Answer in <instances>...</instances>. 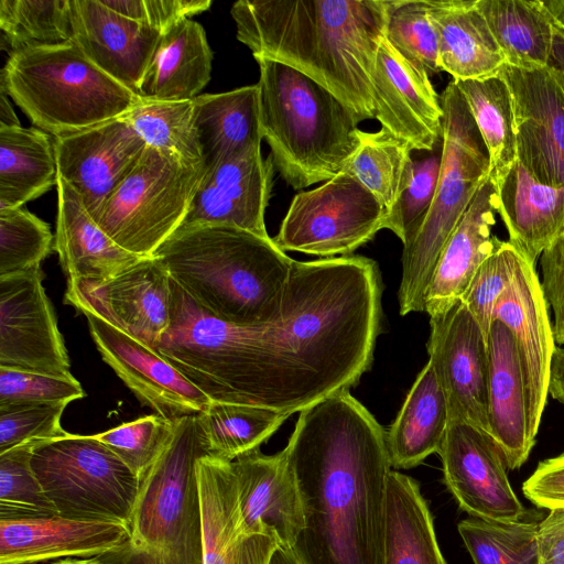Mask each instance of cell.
Returning a JSON list of instances; mask_svg holds the SVG:
<instances>
[{
	"instance_id": "obj_1",
	"label": "cell",
	"mask_w": 564,
	"mask_h": 564,
	"mask_svg": "<svg viewBox=\"0 0 564 564\" xmlns=\"http://www.w3.org/2000/svg\"><path fill=\"white\" fill-rule=\"evenodd\" d=\"M305 525L292 552L300 564H384L386 430L349 391L301 411L283 448Z\"/></svg>"
},
{
	"instance_id": "obj_2",
	"label": "cell",
	"mask_w": 564,
	"mask_h": 564,
	"mask_svg": "<svg viewBox=\"0 0 564 564\" xmlns=\"http://www.w3.org/2000/svg\"><path fill=\"white\" fill-rule=\"evenodd\" d=\"M237 39L253 57L292 66L323 85L359 122L375 119L372 70L387 0H239Z\"/></svg>"
},
{
	"instance_id": "obj_3",
	"label": "cell",
	"mask_w": 564,
	"mask_h": 564,
	"mask_svg": "<svg viewBox=\"0 0 564 564\" xmlns=\"http://www.w3.org/2000/svg\"><path fill=\"white\" fill-rule=\"evenodd\" d=\"M200 308L236 326L282 318L293 259L270 237L228 225L178 228L153 254Z\"/></svg>"
},
{
	"instance_id": "obj_4",
	"label": "cell",
	"mask_w": 564,
	"mask_h": 564,
	"mask_svg": "<svg viewBox=\"0 0 564 564\" xmlns=\"http://www.w3.org/2000/svg\"><path fill=\"white\" fill-rule=\"evenodd\" d=\"M171 322L155 351L212 401L292 415L268 325L236 326L203 308L171 279Z\"/></svg>"
},
{
	"instance_id": "obj_5",
	"label": "cell",
	"mask_w": 564,
	"mask_h": 564,
	"mask_svg": "<svg viewBox=\"0 0 564 564\" xmlns=\"http://www.w3.org/2000/svg\"><path fill=\"white\" fill-rule=\"evenodd\" d=\"M260 123L274 167L294 189L339 174L359 147V120L333 93L299 69L256 57Z\"/></svg>"
},
{
	"instance_id": "obj_6",
	"label": "cell",
	"mask_w": 564,
	"mask_h": 564,
	"mask_svg": "<svg viewBox=\"0 0 564 564\" xmlns=\"http://www.w3.org/2000/svg\"><path fill=\"white\" fill-rule=\"evenodd\" d=\"M195 414L175 420L170 444L139 478L129 539L105 564H203L197 459L206 455Z\"/></svg>"
},
{
	"instance_id": "obj_7",
	"label": "cell",
	"mask_w": 564,
	"mask_h": 564,
	"mask_svg": "<svg viewBox=\"0 0 564 564\" xmlns=\"http://www.w3.org/2000/svg\"><path fill=\"white\" fill-rule=\"evenodd\" d=\"M0 87L53 138L126 116L142 100L73 42L10 54Z\"/></svg>"
},
{
	"instance_id": "obj_8",
	"label": "cell",
	"mask_w": 564,
	"mask_h": 564,
	"mask_svg": "<svg viewBox=\"0 0 564 564\" xmlns=\"http://www.w3.org/2000/svg\"><path fill=\"white\" fill-rule=\"evenodd\" d=\"M443 108L441 171L433 203L403 245L398 291L402 316L424 312V297L448 238L489 177V155L468 105L451 80L440 96Z\"/></svg>"
},
{
	"instance_id": "obj_9",
	"label": "cell",
	"mask_w": 564,
	"mask_h": 564,
	"mask_svg": "<svg viewBox=\"0 0 564 564\" xmlns=\"http://www.w3.org/2000/svg\"><path fill=\"white\" fill-rule=\"evenodd\" d=\"M204 175V165L147 145L93 218L123 249L153 257L183 224Z\"/></svg>"
},
{
	"instance_id": "obj_10",
	"label": "cell",
	"mask_w": 564,
	"mask_h": 564,
	"mask_svg": "<svg viewBox=\"0 0 564 564\" xmlns=\"http://www.w3.org/2000/svg\"><path fill=\"white\" fill-rule=\"evenodd\" d=\"M31 467L59 516L128 525L139 478L95 435L45 441L33 451Z\"/></svg>"
},
{
	"instance_id": "obj_11",
	"label": "cell",
	"mask_w": 564,
	"mask_h": 564,
	"mask_svg": "<svg viewBox=\"0 0 564 564\" xmlns=\"http://www.w3.org/2000/svg\"><path fill=\"white\" fill-rule=\"evenodd\" d=\"M387 227V213L355 176L341 171L296 194L272 238L282 251L321 257L350 256Z\"/></svg>"
},
{
	"instance_id": "obj_12",
	"label": "cell",
	"mask_w": 564,
	"mask_h": 564,
	"mask_svg": "<svg viewBox=\"0 0 564 564\" xmlns=\"http://www.w3.org/2000/svg\"><path fill=\"white\" fill-rule=\"evenodd\" d=\"M512 104L517 156L539 182L564 183V74L547 66L499 72Z\"/></svg>"
},
{
	"instance_id": "obj_13",
	"label": "cell",
	"mask_w": 564,
	"mask_h": 564,
	"mask_svg": "<svg viewBox=\"0 0 564 564\" xmlns=\"http://www.w3.org/2000/svg\"><path fill=\"white\" fill-rule=\"evenodd\" d=\"M430 327L429 362L446 397L449 421L490 434L487 338L462 300L430 316Z\"/></svg>"
},
{
	"instance_id": "obj_14",
	"label": "cell",
	"mask_w": 564,
	"mask_h": 564,
	"mask_svg": "<svg viewBox=\"0 0 564 564\" xmlns=\"http://www.w3.org/2000/svg\"><path fill=\"white\" fill-rule=\"evenodd\" d=\"M41 267L0 278V368L72 377Z\"/></svg>"
},
{
	"instance_id": "obj_15",
	"label": "cell",
	"mask_w": 564,
	"mask_h": 564,
	"mask_svg": "<svg viewBox=\"0 0 564 564\" xmlns=\"http://www.w3.org/2000/svg\"><path fill=\"white\" fill-rule=\"evenodd\" d=\"M437 454L443 481L463 511L491 522L522 520L524 507L510 485L502 452L490 434L465 422L449 421Z\"/></svg>"
},
{
	"instance_id": "obj_16",
	"label": "cell",
	"mask_w": 564,
	"mask_h": 564,
	"mask_svg": "<svg viewBox=\"0 0 564 564\" xmlns=\"http://www.w3.org/2000/svg\"><path fill=\"white\" fill-rule=\"evenodd\" d=\"M171 276L155 257L100 282H67L64 303L88 311L155 349L171 322Z\"/></svg>"
},
{
	"instance_id": "obj_17",
	"label": "cell",
	"mask_w": 564,
	"mask_h": 564,
	"mask_svg": "<svg viewBox=\"0 0 564 564\" xmlns=\"http://www.w3.org/2000/svg\"><path fill=\"white\" fill-rule=\"evenodd\" d=\"M80 314L102 360L155 414L174 421L209 406L212 400L158 351L94 313Z\"/></svg>"
},
{
	"instance_id": "obj_18",
	"label": "cell",
	"mask_w": 564,
	"mask_h": 564,
	"mask_svg": "<svg viewBox=\"0 0 564 564\" xmlns=\"http://www.w3.org/2000/svg\"><path fill=\"white\" fill-rule=\"evenodd\" d=\"M494 319L511 332L523 373L530 436L535 441L549 394L556 343L535 264L518 250L513 276L499 297Z\"/></svg>"
},
{
	"instance_id": "obj_19",
	"label": "cell",
	"mask_w": 564,
	"mask_h": 564,
	"mask_svg": "<svg viewBox=\"0 0 564 564\" xmlns=\"http://www.w3.org/2000/svg\"><path fill=\"white\" fill-rule=\"evenodd\" d=\"M58 176L91 217L133 170L147 143L122 116L53 138Z\"/></svg>"
},
{
	"instance_id": "obj_20",
	"label": "cell",
	"mask_w": 564,
	"mask_h": 564,
	"mask_svg": "<svg viewBox=\"0 0 564 564\" xmlns=\"http://www.w3.org/2000/svg\"><path fill=\"white\" fill-rule=\"evenodd\" d=\"M375 119L412 150H434L443 134V108L430 76L408 62L384 37L371 76Z\"/></svg>"
},
{
	"instance_id": "obj_21",
	"label": "cell",
	"mask_w": 564,
	"mask_h": 564,
	"mask_svg": "<svg viewBox=\"0 0 564 564\" xmlns=\"http://www.w3.org/2000/svg\"><path fill=\"white\" fill-rule=\"evenodd\" d=\"M273 167L271 156L264 160L254 149L205 173L181 227L228 225L270 237L264 213Z\"/></svg>"
},
{
	"instance_id": "obj_22",
	"label": "cell",
	"mask_w": 564,
	"mask_h": 564,
	"mask_svg": "<svg viewBox=\"0 0 564 564\" xmlns=\"http://www.w3.org/2000/svg\"><path fill=\"white\" fill-rule=\"evenodd\" d=\"M196 475L203 518V564H270L280 549L270 534L242 530L236 476L231 462L204 455Z\"/></svg>"
},
{
	"instance_id": "obj_23",
	"label": "cell",
	"mask_w": 564,
	"mask_h": 564,
	"mask_svg": "<svg viewBox=\"0 0 564 564\" xmlns=\"http://www.w3.org/2000/svg\"><path fill=\"white\" fill-rule=\"evenodd\" d=\"M237 480L242 530L270 534L292 550L305 525L295 476L283 449L264 455L257 449L231 462Z\"/></svg>"
},
{
	"instance_id": "obj_24",
	"label": "cell",
	"mask_w": 564,
	"mask_h": 564,
	"mask_svg": "<svg viewBox=\"0 0 564 564\" xmlns=\"http://www.w3.org/2000/svg\"><path fill=\"white\" fill-rule=\"evenodd\" d=\"M72 42L102 72L139 95L161 32L106 7L69 0Z\"/></svg>"
},
{
	"instance_id": "obj_25",
	"label": "cell",
	"mask_w": 564,
	"mask_h": 564,
	"mask_svg": "<svg viewBox=\"0 0 564 564\" xmlns=\"http://www.w3.org/2000/svg\"><path fill=\"white\" fill-rule=\"evenodd\" d=\"M128 539V525L117 521L80 520L59 514L0 520V564L96 557L120 549Z\"/></svg>"
},
{
	"instance_id": "obj_26",
	"label": "cell",
	"mask_w": 564,
	"mask_h": 564,
	"mask_svg": "<svg viewBox=\"0 0 564 564\" xmlns=\"http://www.w3.org/2000/svg\"><path fill=\"white\" fill-rule=\"evenodd\" d=\"M498 194L488 180L481 185L448 238L424 297V312L441 314L462 299L480 264L502 240L492 235Z\"/></svg>"
},
{
	"instance_id": "obj_27",
	"label": "cell",
	"mask_w": 564,
	"mask_h": 564,
	"mask_svg": "<svg viewBox=\"0 0 564 564\" xmlns=\"http://www.w3.org/2000/svg\"><path fill=\"white\" fill-rule=\"evenodd\" d=\"M488 421L509 469L521 467L535 441L530 436L523 373L510 329L494 319L488 336Z\"/></svg>"
},
{
	"instance_id": "obj_28",
	"label": "cell",
	"mask_w": 564,
	"mask_h": 564,
	"mask_svg": "<svg viewBox=\"0 0 564 564\" xmlns=\"http://www.w3.org/2000/svg\"><path fill=\"white\" fill-rule=\"evenodd\" d=\"M54 250L67 282H100L145 257L115 242L94 220L78 194L58 176Z\"/></svg>"
},
{
	"instance_id": "obj_29",
	"label": "cell",
	"mask_w": 564,
	"mask_h": 564,
	"mask_svg": "<svg viewBox=\"0 0 564 564\" xmlns=\"http://www.w3.org/2000/svg\"><path fill=\"white\" fill-rule=\"evenodd\" d=\"M438 40V67L453 80L499 74L506 64L477 0H426Z\"/></svg>"
},
{
	"instance_id": "obj_30",
	"label": "cell",
	"mask_w": 564,
	"mask_h": 564,
	"mask_svg": "<svg viewBox=\"0 0 564 564\" xmlns=\"http://www.w3.org/2000/svg\"><path fill=\"white\" fill-rule=\"evenodd\" d=\"M497 194L508 241L535 264L564 227V183L539 182L517 159Z\"/></svg>"
},
{
	"instance_id": "obj_31",
	"label": "cell",
	"mask_w": 564,
	"mask_h": 564,
	"mask_svg": "<svg viewBox=\"0 0 564 564\" xmlns=\"http://www.w3.org/2000/svg\"><path fill=\"white\" fill-rule=\"evenodd\" d=\"M194 124L205 173L250 150L261 149L257 84L193 99Z\"/></svg>"
},
{
	"instance_id": "obj_32",
	"label": "cell",
	"mask_w": 564,
	"mask_h": 564,
	"mask_svg": "<svg viewBox=\"0 0 564 564\" xmlns=\"http://www.w3.org/2000/svg\"><path fill=\"white\" fill-rule=\"evenodd\" d=\"M212 62L204 28L184 19L162 32L139 96L145 100H193L210 79Z\"/></svg>"
},
{
	"instance_id": "obj_33",
	"label": "cell",
	"mask_w": 564,
	"mask_h": 564,
	"mask_svg": "<svg viewBox=\"0 0 564 564\" xmlns=\"http://www.w3.org/2000/svg\"><path fill=\"white\" fill-rule=\"evenodd\" d=\"M449 423L448 405L431 364L417 375L386 431L391 467L410 469L437 453Z\"/></svg>"
},
{
	"instance_id": "obj_34",
	"label": "cell",
	"mask_w": 564,
	"mask_h": 564,
	"mask_svg": "<svg viewBox=\"0 0 564 564\" xmlns=\"http://www.w3.org/2000/svg\"><path fill=\"white\" fill-rule=\"evenodd\" d=\"M506 64L535 68L552 59L560 29L553 0H477Z\"/></svg>"
},
{
	"instance_id": "obj_35",
	"label": "cell",
	"mask_w": 564,
	"mask_h": 564,
	"mask_svg": "<svg viewBox=\"0 0 564 564\" xmlns=\"http://www.w3.org/2000/svg\"><path fill=\"white\" fill-rule=\"evenodd\" d=\"M384 564H447L419 482L393 469L388 477Z\"/></svg>"
},
{
	"instance_id": "obj_36",
	"label": "cell",
	"mask_w": 564,
	"mask_h": 564,
	"mask_svg": "<svg viewBox=\"0 0 564 564\" xmlns=\"http://www.w3.org/2000/svg\"><path fill=\"white\" fill-rule=\"evenodd\" d=\"M57 181L52 135L35 127L0 126V209L22 207Z\"/></svg>"
},
{
	"instance_id": "obj_37",
	"label": "cell",
	"mask_w": 564,
	"mask_h": 564,
	"mask_svg": "<svg viewBox=\"0 0 564 564\" xmlns=\"http://www.w3.org/2000/svg\"><path fill=\"white\" fill-rule=\"evenodd\" d=\"M195 417L206 453L234 462L260 449L290 414L268 408L212 401Z\"/></svg>"
},
{
	"instance_id": "obj_38",
	"label": "cell",
	"mask_w": 564,
	"mask_h": 564,
	"mask_svg": "<svg viewBox=\"0 0 564 564\" xmlns=\"http://www.w3.org/2000/svg\"><path fill=\"white\" fill-rule=\"evenodd\" d=\"M454 83L464 96L487 148L489 180L498 187L518 159L509 88L500 74Z\"/></svg>"
},
{
	"instance_id": "obj_39",
	"label": "cell",
	"mask_w": 564,
	"mask_h": 564,
	"mask_svg": "<svg viewBox=\"0 0 564 564\" xmlns=\"http://www.w3.org/2000/svg\"><path fill=\"white\" fill-rule=\"evenodd\" d=\"M358 137L359 147L344 170L380 202L388 224L412 174V149L382 128L377 132L359 129Z\"/></svg>"
},
{
	"instance_id": "obj_40",
	"label": "cell",
	"mask_w": 564,
	"mask_h": 564,
	"mask_svg": "<svg viewBox=\"0 0 564 564\" xmlns=\"http://www.w3.org/2000/svg\"><path fill=\"white\" fill-rule=\"evenodd\" d=\"M148 147L204 165L193 117V100L142 99L123 116Z\"/></svg>"
},
{
	"instance_id": "obj_41",
	"label": "cell",
	"mask_w": 564,
	"mask_h": 564,
	"mask_svg": "<svg viewBox=\"0 0 564 564\" xmlns=\"http://www.w3.org/2000/svg\"><path fill=\"white\" fill-rule=\"evenodd\" d=\"M0 29L10 54L72 42L69 0H0Z\"/></svg>"
},
{
	"instance_id": "obj_42",
	"label": "cell",
	"mask_w": 564,
	"mask_h": 564,
	"mask_svg": "<svg viewBox=\"0 0 564 564\" xmlns=\"http://www.w3.org/2000/svg\"><path fill=\"white\" fill-rule=\"evenodd\" d=\"M457 529L474 564H539L534 522L469 518Z\"/></svg>"
},
{
	"instance_id": "obj_43",
	"label": "cell",
	"mask_w": 564,
	"mask_h": 564,
	"mask_svg": "<svg viewBox=\"0 0 564 564\" xmlns=\"http://www.w3.org/2000/svg\"><path fill=\"white\" fill-rule=\"evenodd\" d=\"M43 442H31L0 454V520L58 514L31 467L33 451Z\"/></svg>"
},
{
	"instance_id": "obj_44",
	"label": "cell",
	"mask_w": 564,
	"mask_h": 564,
	"mask_svg": "<svg viewBox=\"0 0 564 564\" xmlns=\"http://www.w3.org/2000/svg\"><path fill=\"white\" fill-rule=\"evenodd\" d=\"M384 39L429 76L441 72L437 34L427 14L426 0H387Z\"/></svg>"
},
{
	"instance_id": "obj_45",
	"label": "cell",
	"mask_w": 564,
	"mask_h": 564,
	"mask_svg": "<svg viewBox=\"0 0 564 564\" xmlns=\"http://www.w3.org/2000/svg\"><path fill=\"white\" fill-rule=\"evenodd\" d=\"M53 249L48 224L22 207L0 209V278L39 268Z\"/></svg>"
},
{
	"instance_id": "obj_46",
	"label": "cell",
	"mask_w": 564,
	"mask_h": 564,
	"mask_svg": "<svg viewBox=\"0 0 564 564\" xmlns=\"http://www.w3.org/2000/svg\"><path fill=\"white\" fill-rule=\"evenodd\" d=\"M175 431V420L159 414L122 423L95 437L111 449L138 477L143 476L165 451Z\"/></svg>"
},
{
	"instance_id": "obj_47",
	"label": "cell",
	"mask_w": 564,
	"mask_h": 564,
	"mask_svg": "<svg viewBox=\"0 0 564 564\" xmlns=\"http://www.w3.org/2000/svg\"><path fill=\"white\" fill-rule=\"evenodd\" d=\"M517 256L518 249L509 241L502 240L477 269L460 299L487 340L497 302L513 276Z\"/></svg>"
},
{
	"instance_id": "obj_48",
	"label": "cell",
	"mask_w": 564,
	"mask_h": 564,
	"mask_svg": "<svg viewBox=\"0 0 564 564\" xmlns=\"http://www.w3.org/2000/svg\"><path fill=\"white\" fill-rule=\"evenodd\" d=\"M67 404L54 402L0 406V454L31 442L67 435L61 425Z\"/></svg>"
},
{
	"instance_id": "obj_49",
	"label": "cell",
	"mask_w": 564,
	"mask_h": 564,
	"mask_svg": "<svg viewBox=\"0 0 564 564\" xmlns=\"http://www.w3.org/2000/svg\"><path fill=\"white\" fill-rule=\"evenodd\" d=\"M441 161V152L413 161L409 184L387 224V229L395 234L403 245L417 230L433 203Z\"/></svg>"
},
{
	"instance_id": "obj_50",
	"label": "cell",
	"mask_w": 564,
	"mask_h": 564,
	"mask_svg": "<svg viewBox=\"0 0 564 564\" xmlns=\"http://www.w3.org/2000/svg\"><path fill=\"white\" fill-rule=\"evenodd\" d=\"M85 397L77 379L0 368V406L72 402Z\"/></svg>"
},
{
	"instance_id": "obj_51",
	"label": "cell",
	"mask_w": 564,
	"mask_h": 564,
	"mask_svg": "<svg viewBox=\"0 0 564 564\" xmlns=\"http://www.w3.org/2000/svg\"><path fill=\"white\" fill-rule=\"evenodd\" d=\"M115 12L161 33L212 6L210 0H101Z\"/></svg>"
},
{
	"instance_id": "obj_52",
	"label": "cell",
	"mask_w": 564,
	"mask_h": 564,
	"mask_svg": "<svg viewBox=\"0 0 564 564\" xmlns=\"http://www.w3.org/2000/svg\"><path fill=\"white\" fill-rule=\"evenodd\" d=\"M539 259L541 286L554 316L552 326L555 343L564 347V227Z\"/></svg>"
},
{
	"instance_id": "obj_53",
	"label": "cell",
	"mask_w": 564,
	"mask_h": 564,
	"mask_svg": "<svg viewBox=\"0 0 564 564\" xmlns=\"http://www.w3.org/2000/svg\"><path fill=\"white\" fill-rule=\"evenodd\" d=\"M522 491L540 508L564 507V453L542 460L523 482Z\"/></svg>"
},
{
	"instance_id": "obj_54",
	"label": "cell",
	"mask_w": 564,
	"mask_h": 564,
	"mask_svg": "<svg viewBox=\"0 0 564 564\" xmlns=\"http://www.w3.org/2000/svg\"><path fill=\"white\" fill-rule=\"evenodd\" d=\"M549 510V514L538 523L539 564H564V507Z\"/></svg>"
},
{
	"instance_id": "obj_55",
	"label": "cell",
	"mask_w": 564,
	"mask_h": 564,
	"mask_svg": "<svg viewBox=\"0 0 564 564\" xmlns=\"http://www.w3.org/2000/svg\"><path fill=\"white\" fill-rule=\"evenodd\" d=\"M549 394L564 404V347L557 345L551 366Z\"/></svg>"
},
{
	"instance_id": "obj_56",
	"label": "cell",
	"mask_w": 564,
	"mask_h": 564,
	"mask_svg": "<svg viewBox=\"0 0 564 564\" xmlns=\"http://www.w3.org/2000/svg\"><path fill=\"white\" fill-rule=\"evenodd\" d=\"M7 96L6 90L0 87V126L20 127V121Z\"/></svg>"
},
{
	"instance_id": "obj_57",
	"label": "cell",
	"mask_w": 564,
	"mask_h": 564,
	"mask_svg": "<svg viewBox=\"0 0 564 564\" xmlns=\"http://www.w3.org/2000/svg\"><path fill=\"white\" fill-rule=\"evenodd\" d=\"M551 64L558 67L564 74V25L555 36Z\"/></svg>"
},
{
	"instance_id": "obj_58",
	"label": "cell",
	"mask_w": 564,
	"mask_h": 564,
	"mask_svg": "<svg viewBox=\"0 0 564 564\" xmlns=\"http://www.w3.org/2000/svg\"><path fill=\"white\" fill-rule=\"evenodd\" d=\"M52 564H105L98 556L88 558H64Z\"/></svg>"
},
{
	"instance_id": "obj_59",
	"label": "cell",
	"mask_w": 564,
	"mask_h": 564,
	"mask_svg": "<svg viewBox=\"0 0 564 564\" xmlns=\"http://www.w3.org/2000/svg\"><path fill=\"white\" fill-rule=\"evenodd\" d=\"M555 9L560 21L564 25V0H554Z\"/></svg>"
}]
</instances>
